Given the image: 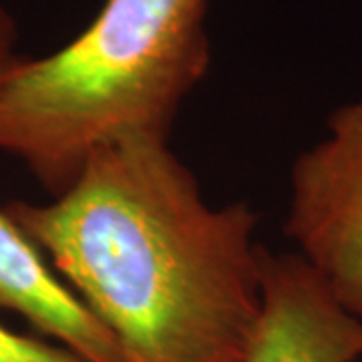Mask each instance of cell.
<instances>
[{
  "instance_id": "obj_1",
  "label": "cell",
  "mask_w": 362,
  "mask_h": 362,
  "mask_svg": "<svg viewBox=\"0 0 362 362\" xmlns=\"http://www.w3.org/2000/svg\"><path fill=\"white\" fill-rule=\"evenodd\" d=\"M123 362H242L259 312L258 218L211 206L161 139L109 145L49 204L4 209Z\"/></svg>"
},
{
  "instance_id": "obj_2",
  "label": "cell",
  "mask_w": 362,
  "mask_h": 362,
  "mask_svg": "<svg viewBox=\"0 0 362 362\" xmlns=\"http://www.w3.org/2000/svg\"><path fill=\"white\" fill-rule=\"evenodd\" d=\"M207 11L209 0H105L69 45L18 57L0 83V151L57 197L109 145L169 141L209 69Z\"/></svg>"
},
{
  "instance_id": "obj_3",
  "label": "cell",
  "mask_w": 362,
  "mask_h": 362,
  "mask_svg": "<svg viewBox=\"0 0 362 362\" xmlns=\"http://www.w3.org/2000/svg\"><path fill=\"white\" fill-rule=\"evenodd\" d=\"M284 232L362 320V97L332 111L326 135L294 161Z\"/></svg>"
},
{
  "instance_id": "obj_4",
  "label": "cell",
  "mask_w": 362,
  "mask_h": 362,
  "mask_svg": "<svg viewBox=\"0 0 362 362\" xmlns=\"http://www.w3.org/2000/svg\"><path fill=\"white\" fill-rule=\"evenodd\" d=\"M362 320L292 252L259 250V312L242 362H354Z\"/></svg>"
},
{
  "instance_id": "obj_5",
  "label": "cell",
  "mask_w": 362,
  "mask_h": 362,
  "mask_svg": "<svg viewBox=\"0 0 362 362\" xmlns=\"http://www.w3.org/2000/svg\"><path fill=\"white\" fill-rule=\"evenodd\" d=\"M0 308L14 312L89 362H123L115 338L51 270L45 254L0 209Z\"/></svg>"
},
{
  "instance_id": "obj_6",
  "label": "cell",
  "mask_w": 362,
  "mask_h": 362,
  "mask_svg": "<svg viewBox=\"0 0 362 362\" xmlns=\"http://www.w3.org/2000/svg\"><path fill=\"white\" fill-rule=\"evenodd\" d=\"M0 362H89L61 344L25 337L0 324Z\"/></svg>"
},
{
  "instance_id": "obj_7",
  "label": "cell",
  "mask_w": 362,
  "mask_h": 362,
  "mask_svg": "<svg viewBox=\"0 0 362 362\" xmlns=\"http://www.w3.org/2000/svg\"><path fill=\"white\" fill-rule=\"evenodd\" d=\"M14 45H16V25L11 13L6 11L4 2L0 0V83L18 59L14 52Z\"/></svg>"
}]
</instances>
